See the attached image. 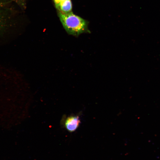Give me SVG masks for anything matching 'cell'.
Segmentation results:
<instances>
[{
	"mask_svg": "<svg viewBox=\"0 0 160 160\" xmlns=\"http://www.w3.org/2000/svg\"><path fill=\"white\" fill-rule=\"evenodd\" d=\"M58 12L67 13L72 11V5L71 0H52Z\"/></svg>",
	"mask_w": 160,
	"mask_h": 160,
	"instance_id": "cell-3",
	"label": "cell"
},
{
	"mask_svg": "<svg viewBox=\"0 0 160 160\" xmlns=\"http://www.w3.org/2000/svg\"><path fill=\"white\" fill-rule=\"evenodd\" d=\"M80 123L79 116H71L65 118L63 121V126L66 130L70 132L76 131Z\"/></svg>",
	"mask_w": 160,
	"mask_h": 160,
	"instance_id": "cell-2",
	"label": "cell"
},
{
	"mask_svg": "<svg viewBox=\"0 0 160 160\" xmlns=\"http://www.w3.org/2000/svg\"><path fill=\"white\" fill-rule=\"evenodd\" d=\"M12 0V1H15V0Z\"/></svg>",
	"mask_w": 160,
	"mask_h": 160,
	"instance_id": "cell-6",
	"label": "cell"
},
{
	"mask_svg": "<svg viewBox=\"0 0 160 160\" xmlns=\"http://www.w3.org/2000/svg\"><path fill=\"white\" fill-rule=\"evenodd\" d=\"M58 15L63 28L70 35L77 37L83 33H90L89 22L73 13L58 12Z\"/></svg>",
	"mask_w": 160,
	"mask_h": 160,
	"instance_id": "cell-1",
	"label": "cell"
},
{
	"mask_svg": "<svg viewBox=\"0 0 160 160\" xmlns=\"http://www.w3.org/2000/svg\"><path fill=\"white\" fill-rule=\"evenodd\" d=\"M7 17L4 12L0 10V29L4 26Z\"/></svg>",
	"mask_w": 160,
	"mask_h": 160,
	"instance_id": "cell-4",
	"label": "cell"
},
{
	"mask_svg": "<svg viewBox=\"0 0 160 160\" xmlns=\"http://www.w3.org/2000/svg\"><path fill=\"white\" fill-rule=\"evenodd\" d=\"M3 4L2 3H1L0 2V7H1L3 5Z\"/></svg>",
	"mask_w": 160,
	"mask_h": 160,
	"instance_id": "cell-5",
	"label": "cell"
}]
</instances>
